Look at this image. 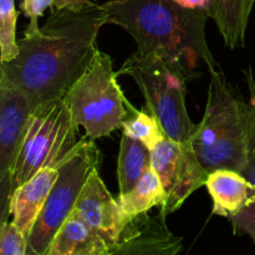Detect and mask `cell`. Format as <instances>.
<instances>
[{
  "instance_id": "obj_13",
  "label": "cell",
  "mask_w": 255,
  "mask_h": 255,
  "mask_svg": "<svg viewBox=\"0 0 255 255\" xmlns=\"http://www.w3.org/2000/svg\"><path fill=\"white\" fill-rule=\"evenodd\" d=\"M57 177V168L41 169L11 193L9 206L11 222L25 237L29 236Z\"/></svg>"
},
{
  "instance_id": "obj_11",
  "label": "cell",
  "mask_w": 255,
  "mask_h": 255,
  "mask_svg": "<svg viewBox=\"0 0 255 255\" xmlns=\"http://www.w3.org/2000/svg\"><path fill=\"white\" fill-rule=\"evenodd\" d=\"M166 217L159 212L137 218L132 231L106 255H179L182 238L169 231Z\"/></svg>"
},
{
  "instance_id": "obj_1",
  "label": "cell",
  "mask_w": 255,
  "mask_h": 255,
  "mask_svg": "<svg viewBox=\"0 0 255 255\" xmlns=\"http://www.w3.org/2000/svg\"><path fill=\"white\" fill-rule=\"evenodd\" d=\"M109 24L102 5L82 9H56L35 34L17 40L19 54L0 62V86L27 95L32 109L65 99L97 51V35Z\"/></svg>"
},
{
  "instance_id": "obj_22",
  "label": "cell",
  "mask_w": 255,
  "mask_h": 255,
  "mask_svg": "<svg viewBox=\"0 0 255 255\" xmlns=\"http://www.w3.org/2000/svg\"><path fill=\"white\" fill-rule=\"evenodd\" d=\"M55 6V0H21L20 11L30 20L24 34H35L41 27L39 25V17L44 15V11L49 7Z\"/></svg>"
},
{
  "instance_id": "obj_20",
  "label": "cell",
  "mask_w": 255,
  "mask_h": 255,
  "mask_svg": "<svg viewBox=\"0 0 255 255\" xmlns=\"http://www.w3.org/2000/svg\"><path fill=\"white\" fill-rule=\"evenodd\" d=\"M26 237L9 221L0 227V255H26Z\"/></svg>"
},
{
  "instance_id": "obj_8",
  "label": "cell",
  "mask_w": 255,
  "mask_h": 255,
  "mask_svg": "<svg viewBox=\"0 0 255 255\" xmlns=\"http://www.w3.org/2000/svg\"><path fill=\"white\" fill-rule=\"evenodd\" d=\"M152 168L158 174L166 193L161 207L164 216L181 208L188 197L206 184L209 174L191 143H179L166 137L152 149Z\"/></svg>"
},
{
  "instance_id": "obj_4",
  "label": "cell",
  "mask_w": 255,
  "mask_h": 255,
  "mask_svg": "<svg viewBox=\"0 0 255 255\" xmlns=\"http://www.w3.org/2000/svg\"><path fill=\"white\" fill-rule=\"evenodd\" d=\"M117 75H127L143 95L146 107L158 121L164 137L179 143H191L197 128L187 111V84L199 72L158 55L134 51Z\"/></svg>"
},
{
  "instance_id": "obj_2",
  "label": "cell",
  "mask_w": 255,
  "mask_h": 255,
  "mask_svg": "<svg viewBox=\"0 0 255 255\" xmlns=\"http://www.w3.org/2000/svg\"><path fill=\"white\" fill-rule=\"evenodd\" d=\"M109 24L119 25L137 44V51L153 54L196 70L221 67L206 39L209 15L203 0H110L102 4Z\"/></svg>"
},
{
  "instance_id": "obj_23",
  "label": "cell",
  "mask_w": 255,
  "mask_h": 255,
  "mask_svg": "<svg viewBox=\"0 0 255 255\" xmlns=\"http://www.w3.org/2000/svg\"><path fill=\"white\" fill-rule=\"evenodd\" d=\"M249 90H251V99H249V143H251L252 152H255V81L252 75V70L248 69L244 71Z\"/></svg>"
},
{
  "instance_id": "obj_15",
  "label": "cell",
  "mask_w": 255,
  "mask_h": 255,
  "mask_svg": "<svg viewBox=\"0 0 255 255\" xmlns=\"http://www.w3.org/2000/svg\"><path fill=\"white\" fill-rule=\"evenodd\" d=\"M209 17L216 21L227 47H243L255 0H204Z\"/></svg>"
},
{
  "instance_id": "obj_12",
  "label": "cell",
  "mask_w": 255,
  "mask_h": 255,
  "mask_svg": "<svg viewBox=\"0 0 255 255\" xmlns=\"http://www.w3.org/2000/svg\"><path fill=\"white\" fill-rule=\"evenodd\" d=\"M206 188L213 201V213L232 218L255 202V183L242 172L221 168L211 172Z\"/></svg>"
},
{
  "instance_id": "obj_24",
  "label": "cell",
  "mask_w": 255,
  "mask_h": 255,
  "mask_svg": "<svg viewBox=\"0 0 255 255\" xmlns=\"http://www.w3.org/2000/svg\"><path fill=\"white\" fill-rule=\"evenodd\" d=\"M91 4V0H55V7L56 9H65V7H67V9L79 10Z\"/></svg>"
},
{
  "instance_id": "obj_18",
  "label": "cell",
  "mask_w": 255,
  "mask_h": 255,
  "mask_svg": "<svg viewBox=\"0 0 255 255\" xmlns=\"http://www.w3.org/2000/svg\"><path fill=\"white\" fill-rule=\"evenodd\" d=\"M121 127L125 134L142 142L151 151L164 138L156 117L149 111H139L132 105H129L128 114Z\"/></svg>"
},
{
  "instance_id": "obj_9",
  "label": "cell",
  "mask_w": 255,
  "mask_h": 255,
  "mask_svg": "<svg viewBox=\"0 0 255 255\" xmlns=\"http://www.w3.org/2000/svg\"><path fill=\"white\" fill-rule=\"evenodd\" d=\"M32 111L26 94L0 86V227L10 221L12 171Z\"/></svg>"
},
{
  "instance_id": "obj_21",
  "label": "cell",
  "mask_w": 255,
  "mask_h": 255,
  "mask_svg": "<svg viewBox=\"0 0 255 255\" xmlns=\"http://www.w3.org/2000/svg\"><path fill=\"white\" fill-rule=\"evenodd\" d=\"M242 173L255 183L254 172L246 168ZM229 222H231L232 227H233V233L236 236H244V234L249 236L255 244V202L249 204L248 207H246L237 216L229 218Z\"/></svg>"
},
{
  "instance_id": "obj_7",
  "label": "cell",
  "mask_w": 255,
  "mask_h": 255,
  "mask_svg": "<svg viewBox=\"0 0 255 255\" xmlns=\"http://www.w3.org/2000/svg\"><path fill=\"white\" fill-rule=\"evenodd\" d=\"M99 164V148L95 141L85 137L57 167L59 177L26 237V255L47 254L57 232L74 212L87 178Z\"/></svg>"
},
{
  "instance_id": "obj_16",
  "label": "cell",
  "mask_w": 255,
  "mask_h": 255,
  "mask_svg": "<svg viewBox=\"0 0 255 255\" xmlns=\"http://www.w3.org/2000/svg\"><path fill=\"white\" fill-rule=\"evenodd\" d=\"M151 166V149L142 142L122 133L117 162L119 196L128 193Z\"/></svg>"
},
{
  "instance_id": "obj_3",
  "label": "cell",
  "mask_w": 255,
  "mask_h": 255,
  "mask_svg": "<svg viewBox=\"0 0 255 255\" xmlns=\"http://www.w3.org/2000/svg\"><path fill=\"white\" fill-rule=\"evenodd\" d=\"M209 72L206 111L191 146L209 173L221 168L243 172L252 152L248 104L232 87L221 67Z\"/></svg>"
},
{
  "instance_id": "obj_14",
  "label": "cell",
  "mask_w": 255,
  "mask_h": 255,
  "mask_svg": "<svg viewBox=\"0 0 255 255\" xmlns=\"http://www.w3.org/2000/svg\"><path fill=\"white\" fill-rule=\"evenodd\" d=\"M111 249L74 211L57 232L46 255H106Z\"/></svg>"
},
{
  "instance_id": "obj_19",
  "label": "cell",
  "mask_w": 255,
  "mask_h": 255,
  "mask_svg": "<svg viewBox=\"0 0 255 255\" xmlns=\"http://www.w3.org/2000/svg\"><path fill=\"white\" fill-rule=\"evenodd\" d=\"M16 20L14 0H0V62L10 61L19 54Z\"/></svg>"
},
{
  "instance_id": "obj_6",
  "label": "cell",
  "mask_w": 255,
  "mask_h": 255,
  "mask_svg": "<svg viewBox=\"0 0 255 255\" xmlns=\"http://www.w3.org/2000/svg\"><path fill=\"white\" fill-rule=\"evenodd\" d=\"M65 99L35 107L27 121L11 177V193L45 168H57L82 138Z\"/></svg>"
},
{
  "instance_id": "obj_17",
  "label": "cell",
  "mask_w": 255,
  "mask_h": 255,
  "mask_svg": "<svg viewBox=\"0 0 255 255\" xmlns=\"http://www.w3.org/2000/svg\"><path fill=\"white\" fill-rule=\"evenodd\" d=\"M122 212L129 221H136L142 216H146L154 207H162L166 201L163 186L152 166L137 182L136 186L124 196L117 198Z\"/></svg>"
},
{
  "instance_id": "obj_5",
  "label": "cell",
  "mask_w": 255,
  "mask_h": 255,
  "mask_svg": "<svg viewBox=\"0 0 255 255\" xmlns=\"http://www.w3.org/2000/svg\"><path fill=\"white\" fill-rule=\"evenodd\" d=\"M112 59L97 49L91 64L65 96L72 120L96 141L121 127L128 114L129 101L117 82Z\"/></svg>"
},
{
  "instance_id": "obj_10",
  "label": "cell",
  "mask_w": 255,
  "mask_h": 255,
  "mask_svg": "<svg viewBox=\"0 0 255 255\" xmlns=\"http://www.w3.org/2000/svg\"><path fill=\"white\" fill-rule=\"evenodd\" d=\"M74 211L111 248H115L133 228L134 221L125 216L119 201L110 193L100 177L99 168L92 171L87 178Z\"/></svg>"
}]
</instances>
